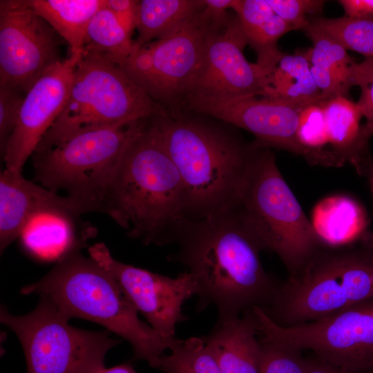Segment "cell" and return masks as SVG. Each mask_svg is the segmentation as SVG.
Returning <instances> with one entry per match:
<instances>
[{
  "instance_id": "24",
  "label": "cell",
  "mask_w": 373,
  "mask_h": 373,
  "mask_svg": "<svg viewBox=\"0 0 373 373\" xmlns=\"http://www.w3.org/2000/svg\"><path fill=\"white\" fill-rule=\"evenodd\" d=\"M311 223L322 242L332 247L354 243L369 232L365 209L345 195L322 200L314 209Z\"/></svg>"
},
{
  "instance_id": "37",
  "label": "cell",
  "mask_w": 373,
  "mask_h": 373,
  "mask_svg": "<svg viewBox=\"0 0 373 373\" xmlns=\"http://www.w3.org/2000/svg\"><path fill=\"white\" fill-rule=\"evenodd\" d=\"M307 373H352L335 366L314 355L307 358Z\"/></svg>"
},
{
  "instance_id": "10",
  "label": "cell",
  "mask_w": 373,
  "mask_h": 373,
  "mask_svg": "<svg viewBox=\"0 0 373 373\" xmlns=\"http://www.w3.org/2000/svg\"><path fill=\"white\" fill-rule=\"evenodd\" d=\"M218 26L204 6L190 21L162 39L142 46L134 41L132 52L119 67L171 115L180 113L204 41Z\"/></svg>"
},
{
  "instance_id": "7",
  "label": "cell",
  "mask_w": 373,
  "mask_h": 373,
  "mask_svg": "<svg viewBox=\"0 0 373 373\" xmlns=\"http://www.w3.org/2000/svg\"><path fill=\"white\" fill-rule=\"evenodd\" d=\"M169 113L119 66L97 53L83 50L66 103L34 152L84 131Z\"/></svg>"
},
{
  "instance_id": "27",
  "label": "cell",
  "mask_w": 373,
  "mask_h": 373,
  "mask_svg": "<svg viewBox=\"0 0 373 373\" xmlns=\"http://www.w3.org/2000/svg\"><path fill=\"white\" fill-rule=\"evenodd\" d=\"M131 37L104 6L88 23L84 50L97 53L119 66L133 50Z\"/></svg>"
},
{
  "instance_id": "12",
  "label": "cell",
  "mask_w": 373,
  "mask_h": 373,
  "mask_svg": "<svg viewBox=\"0 0 373 373\" xmlns=\"http://www.w3.org/2000/svg\"><path fill=\"white\" fill-rule=\"evenodd\" d=\"M61 37L27 0L0 1V85L25 95L61 61Z\"/></svg>"
},
{
  "instance_id": "5",
  "label": "cell",
  "mask_w": 373,
  "mask_h": 373,
  "mask_svg": "<svg viewBox=\"0 0 373 373\" xmlns=\"http://www.w3.org/2000/svg\"><path fill=\"white\" fill-rule=\"evenodd\" d=\"M373 298V233L343 246L323 245L301 273L280 283L262 309L288 327L330 316Z\"/></svg>"
},
{
  "instance_id": "2",
  "label": "cell",
  "mask_w": 373,
  "mask_h": 373,
  "mask_svg": "<svg viewBox=\"0 0 373 373\" xmlns=\"http://www.w3.org/2000/svg\"><path fill=\"white\" fill-rule=\"evenodd\" d=\"M103 213L144 245L177 243L191 223L182 180L148 118L140 120L119 157Z\"/></svg>"
},
{
  "instance_id": "1",
  "label": "cell",
  "mask_w": 373,
  "mask_h": 373,
  "mask_svg": "<svg viewBox=\"0 0 373 373\" xmlns=\"http://www.w3.org/2000/svg\"><path fill=\"white\" fill-rule=\"evenodd\" d=\"M177 244L173 259L194 279L199 309L212 305L219 316H239L272 302L280 283L264 269L263 249L233 207L191 222Z\"/></svg>"
},
{
  "instance_id": "8",
  "label": "cell",
  "mask_w": 373,
  "mask_h": 373,
  "mask_svg": "<svg viewBox=\"0 0 373 373\" xmlns=\"http://www.w3.org/2000/svg\"><path fill=\"white\" fill-rule=\"evenodd\" d=\"M140 120L84 131L34 152L35 180L55 193L66 191L88 213H103L111 175Z\"/></svg>"
},
{
  "instance_id": "33",
  "label": "cell",
  "mask_w": 373,
  "mask_h": 373,
  "mask_svg": "<svg viewBox=\"0 0 373 373\" xmlns=\"http://www.w3.org/2000/svg\"><path fill=\"white\" fill-rule=\"evenodd\" d=\"M25 95L19 90L0 85V152L3 157L16 127Z\"/></svg>"
},
{
  "instance_id": "9",
  "label": "cell",
  "mask_w": 373,
  "mask_h": 373,
  "mask_svg": "<svg viewBox=\"0 0 373 373\" xmlns=\"http://www.w3.org/2000/svg\"><path fill=\"white\" fill-rule=\"evenodd\" d=\"M0 321L17 336L28 373H95L105 367L108 352L120 341L108 330L95 332L75 327L48 298L40 297L30 313L16 316L5 306Z\"/></svg>"
},
{
  "instance_id": "20",
  "label": "cell",
  "mask_w": 373,
  "mask_h": 373,
  "mask_svg": "<svg viewBox=\"0 0 373 373\" xmlns=\"http://www.w3.org/2000/svg\"><path fill=\"white\" fill-rule=\"evenodd\" d=\"M303 31L312 43V48L303 52L323 101L348 97L354 86L357 62L340 44L310 22Z\"/></svg>"
},
{
  "instance_id": "16",
  "label": "cell",
  "mask_w": 373,
  "mask_h": 373,
  "mask_svg": "<svg viewBox=\"0 0 373 373\" xmlns=\"http://www.w3.org/2000/svg\"><path fill=\"white\" fill-rule=\"evenodd\" d=\"M82 53L70 54L67 59L56 64L26 93L3 157L6 169L21 173L28 159L63 110Z\"/></svg>"
},
{
  "instance_id": "35",
  "label": "cell",
  "mask_w": 373,
  "mask_h": 373,
  "mask_svg": "<svg viewBox=\"0 0 373 373\" xmlns=\"http://www.w3.org/2000/svg\"><path fill=\"white\" fill-rule=\"evenodd\" d=\"M105 6L115 15L128 34L132 37L137 27L139 1L137 0H105Z\"/></svg>"
},
{
  "instance_id": "6",
  "label": "cell",
  "mask_w": 373,
  "mask_h": 373,
  "mask_svg": "<svg viewBox=\"0 0 373 373\" xmlns=\"http://www.w3.org/2000/svg\"><path fill=\"white\" fill-rule=\"evenodd\" d=\"M251 147L247 169L232 207L263 250L277 255L289 277H294L325 244L280 173L271 149Z\"/></svg>"
},
{
  "instance_id": "25",
  "label": "cell",
  "mask_w": 373,
  "mask_h": 373,
  "mask_svg": "<svg viewBox=\"0 0 373 373\" xmlns=\"http://www.w3.org/2000/svg\"><path fill=\"white\" fill-rule=\"evenodd\" d=\"M69 45L70 54L84 50L89 22L105 6V0H27Z\"/></svg>"
},
{
  "instance_id": "29",
  "label": "cell",
  "mask_w": 373,
  "mask_h": 373,
  "mask_svg": "<svg viewBox=\"0 0 373 373\" xmlns=\"http://www.w3.org/2000/svg\"><path fill=\"white\" fill-rule=\"evenodd\" d=\"M309 22L340 44L345 50L373 58V15L338 18L315 17Z\"/></svg>"
},
{
  "instance_id": "22",
  "label": "cell",
  "mask_w": 373,
  "mask_h": 373,
  "mask_svg": "<svg viewBox=\"0 0 373 373\" xmlns=\"http://www.w3.org/2000/svg\"><path fill=\"white\" fill-rule=\"evenodd\" d=\"M80 216L50 211L35 216L20 237L24 247L44 260L60 259L75 247L86 246L92 229L80 231Z\"/></svg>"
},
{
  "instance_id": "23",
  "label": "cell",
  "mask_w": 373,
  "mask_h": 373,
  "mask_svg": "<svg viewBox=\"0 0 373 373\" xmlns=\"http://www.w3.org/2000/svg\"><path fill=\"white\" fill-rule=\"evenodd\" d=\"M232 9L247 44L256 54L258 70L271 68L283 54L278 48V39L293 28L274 12L266 0H234Z\"/></svg>"
},
{
  "instance_id": "31",
  "label": "cell",
  "mask_w": 373,
  "mask_h": 373,
  "mask_svg": "<svg viewBox=\"0 0 373 373\" xmlns=\"http://www.w3.org/2000/svg\"><path fill=\"white\" fill-rule=\"evenodd\" d=\"M261 348L260 373H307L303 351L258 332Z\"/></svg>"
},
{
  "instance_id": "3",
  "label": "cell",
  "mask_w": 373,
  "mask_h": 373,
  "mask_svg": "<svg viewBox=\"0 0 373 373\" xmlns=\"http://www.w3.org/2000/svg\"><path fill=\"white\" fill-rule=\"evenodd\" d=\"M148 120L182 180L191 222L231 209L247 169L250 143L223 125L185 111Z\"/></svg>"
},
{
  "instance_id": "14",
  "label": "cell",
  "mask_w": 373,
  "mask_h": 373,
  "mask_svg": "<svg viewBox=\"0 0 373 373\" xmlns=\"http://www.w3.org/2000/svg\"><path fill=\"white\" fill-rule=\"evenodd\" d=\"M247 39L236 14L209 33L184 100L232 99L259 96L256 64L244 55ZM183 104V103H182Z\"/></svg>"
},
{
  "instance_id": "34",
  "label": "cell",
  "mask_w": 373,
  "mask_h": 373,
  "mask_svg": "<svg viewBox=\"0 0 373 373\" xmlns=\"http://www.w3.org/2000/svg\"><path fill=\"white\" fill-rule=\"evenodd\" d=\"M354 86L360 88L361 95L356 102L363 117L367 134L373 135V58H365L357 63L354 73Z\"/></svg>"
},
{
  "instance_id": "18",
  "label": "cell",
  "mask_w": 373,
  "mask_h": 373,
  "mask_svg": "<svg viewBox=\"0 0 373 373\" xmlns=\"http://www.w3.org/2000/svg\"><path fill=\"white\" fill-rule=\"evenodd\" d=\"M203 338L222 373H260L261 348L252 309L239 316H218Z\"/></svg>"
},
{
  "instance_id": "26",
  "label": "cell",
  "mask_w": 373,
  "mask_h": 373,
  "mask_svg": "<svg viewBox=\"0 0 373 373\" xmlns=\"http://www.w3.org/2000/svg\"><path fill=\"white\" fill-rule=\"evenodd\" d=\"M204 6L203 0H141L135 40L139 46L162 39L190 21Z\"/></svg>"
},
{
  "instance_id": "15",
  "label": "cell",
  "mask_w": 373,
  "mask_h": 373,
  "mask_svg": "<svg viewBox=\"0 0 373 373\" xmlns=\"http://www.w3.org/2000/svg\"><path fill=\"white\" fill-rule=\"evenodd\" d=\"M302 108L257 96L232 99H188L182 104L184 111L207 115L247 131L255 137L251 142L254 147L285 150L301 156L312 164L310 155L299 144L296 135Z\"/></svg>"
},
{
  "instance_id": "32",
  "label": "cell",
  "mask_w": 373,
  "mask_h": 373,
  "mask_svg": "<svg viewBox=\"0 0 373 373\" xmlns=\"http://www.w3.org/2000/svg\"><path fill=\"white\" fill-rule=\"evenodd\" d=\"M274 12L294 29L303 30L309 24V15H319L324 8L322 0H266Z\"/></svg>"
},
{
  "instance_id": "17",
  "label": "cell",
  "mask_w": 373,
  "mask_h": 373,
  "mask_svg": "<svg viewBox=\"0 0 373 373\" xmlns=\"http://www.w3.org/2000/svg\"><path fill=\"white\" fill-rule=\"evenodd\" d=\"M50 211L76 216L88 213L77 202L25 179L21 173L5 169L0 174V252L20 237L37 215Z\"/></svg>"
},
{
  "instance_id": "39",
  "label": "cell",
  "mask_w": 373,
  "mask_h": 373,
  "mask_svg": "<svg viewBox=\"0 0 373 373\" xmlns=\"http://www.w3.org/2000/svg\"><path fill=\"white\" fill-rule=\"evenodd\" d=\"M366 176L368 178L371 193L373 198V163L369 168Z\"/></svg>"
},
{
  "instance_id": "4",
  "label": "cell",
  "mask_w": 373,
  "mask_h": 373,
  "mask_svg": "<svg viewBox=\"0 0 373 373\" xmlns=\"http://www.w3.org/2000/svg\"><path fill=\"white\" fill-rule=\"evenodd\" d=\"M82 247H75L57 260L41 279L24 286L21 294L50 300L68 321L79 318L96 323L126 340L135 359L158 369L173 339L164 338L138 316L139 312L117 280Z\"/></svg>"
},
{
  "instance_id": "21",
  "label": "cell",
  "mask_w": 373,
  "mask_h": 373,
  "mask_svg": "<svg viewBox=\"0 0 373 373\" xmlns=\"http://www.w3.org/2000/svg\"><path fill=\"white\" fill-rule=\"evenodd\" d=\"M258 73L262 97L298 108L324 102L304 52L283 53L271 68Z\"/></svg>"
},
{
  "instance_id": "13",
  "label": "cell",
  "mask_w": 373,
  "mask_h": 373,
  "mask_svg": "<svg viewBox=\"0 0 373 373\" xmlns=\"http://www.w3.org/2000/svg\"><path fill=\"white\" fill-rule=\"evenodd\" d=\"M88 251L117 280L155 332L167 339L175 338L178 324L186 320L182 306L197 294V285L189 273L171 278L123 263L112 256L104 242L90 246Z\"/></svg>"
},
{
  "instance_id": "19",
  "label": "cell",
  "mask_w": 373,
  "mask_h": 373,
  "mask_svg": "<svg viewBox=\"0 0 373 373\" xmlns=\"http://www.w3.org/2000/svg\"><path fill=\"white\" fill-rule=\"evenodd\" d=\"M329 149L339 166H352L358 175H365L373 163L363 117L356 102L346 97H336L322 102Z\"/></svg>"
},
{
  "instance_id": "11",
  "label": "cell",
  "mask_w": 373,
  "mask_h": 373,
  "mask_svg": "<svg viewBox=\"0 0 373 373\" xmlns=\"http://www.w3.org/2000/svg\"><path fill=\"white\" fill-rule=\"evenodd\" d=\"M258 332L309 350L352 373H373V298L330 316L292 327L274 323L259 307L252 309Z\"/></svg>"
},
{
  "instance_id": "28",
  "label": "cell",
  "mask_w": 373,
  "mask_h": 373,
  "mask_svg": "<svg viewBox=\"0 0 373 373\" xmlns=\"http://www.w3.org/2000/svg\"><path fill=\"white\" fill-rule=\"evenodd\" d=\"M158 367L163 373H222L203 338H175Z\"/></svg>"
},
{
  "instance_id": "36",
  "label": "cell",
  "mask_w": 373,
  "mask_h": 373,
  "mask_svg": "<svg viewBox=\"0 0 373 373\" xmlns=\"http://www.w3.org/2000/svg\"><path fill=\"white\" fill-rule=\"evenodd\" d=\"M345 15L350 17H362L373 15V0H339Z\"/></svg>"
},
{
  "instance_id": "30",
  "label": "cell",
  "mask_w": 373,
  "mask_h": 373,
  "mask_svg": "<svg viewBox=\"0 0 373 373\" xmlns=\"http://www.w3.org/2000/svg\"><path fill=\"white\" fill-rule=\"evenodd\" d=\"M296 135L299 144L310 155L312 165L339 166L329 149L326 120L321 103L311 104L301 109Z\"/></svg>"
},
{
  "instance_id": "38",
  "label": "cell",
  "mask_w": 373,
  "mask_h": 373,
  "mask_svg": "<svg viewBox=\"0 0 373 373\" xmlns=\"http://www.w3.org/2000/svg\"><path fill=\"white\" fill-rule=\"evenodd\" d=\"M95 373H138L130 363H122L116 366L104 367Z\"/></svg>"
}]
</instances>
